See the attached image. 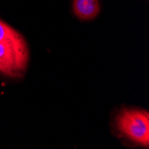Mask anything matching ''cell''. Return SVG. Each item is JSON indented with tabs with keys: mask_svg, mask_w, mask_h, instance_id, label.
<instances>
[{
	"mask_svg": "<svg viewBox=\"0 0 149 149\" xmlns=\"http://www.w3.org/2000/svg\"><path fill=\"white\" fill-rule=\"evenodd\" d=\"M29 48L22 36L0 42V73L17 78L22 76L29 62Z\"/></svg>",
	"mask_w": 149,
	"mask_h": 149,
	"instance_id": "1",
	"label": "cell"
},
{
	"mask_svg": "<svg viewBox=\"0 0 149 149\" xmlns=\"http://www.w3.org/2000/svg\"><path fill=\"white\" fill-rule=\"evenodd\" d=\"M72 11L79 19L89 21L99 13L100 2L99 0H73Z\"/></svg>",
	"mask_w": 149,
	"mask_h": 149,
	"instance_id": "3",
	"label": "cell"
},
{
	"mask_svg": "<svg viewBox=\"0 0 149 149\" xmlns=\"http://www.w3.org/2000/svg\"><path fill=\"white\" fill-rule=\"evenodd\" d=\"M116 127L125 138L141 146H149V113L141 109L120 110L116 116Z\"/></svg>",
	"mask_w": 149,
	"mask_h": 149,
	"instance_id": "2",
	"label": "cell"
},
{
	"mask_svg": "<svg viewBox=\"0 0 149 149\" xmlns=\"http://www.w3.org/2000/svg\"><path fill=\"white\" fill-rule=\"evenodd\" d=\"M22 36L17 31H15L13 28L2 20H0V42L4 41V40H9L17 38L19 37Z\"/></svg>",
	"mask_w": 149,
	"mask_h": 149,
	"instance_id": "4",
	"label": "cell"
}]
</instances>
